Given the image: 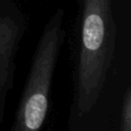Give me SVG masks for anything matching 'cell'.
<instances>
[{
    "instance_id": "cell-1",
    "label": "cell",
    "mask_w": 131,
    "mask_h": 131,
    "mask_svg": "<svg viewBox=\"0 0 131 131\" xmlns=\"http://www.w3.org/2000/svg\"><path fill=\"white\" fill-rule=\"evenodd\" d=\"M131 61L118 52L111 0H84L67 131H115Z\"/></svg>"
},
{
    "instance_id": "cell-2",
    "label": "cell",
    "mask_w": 131,
    "mask_h": 131,
    "mask_svg": "<svg viewBox=\"0 0 131 131\" xmlns=\"http://www.w3.org/2000/svg\"><path fill=\"white\" fill-rule=\"evenodd\" d=\"M63 11L46 23L34 52L10 131H41L49 112L54 71L64 39Z\"/></svg>"
},
{
    "instance_id": "cell-3",
    "label": "cell",
    "mask_w": 131,
    "mask_h": 131,
    "mask_svg": "<svg viewBox=\"0 0 131 131\" xmlns=\"http://www.w3.org/2000/svg\"><path fill=\"white\" fill-rule=\"evenodd\" d=\"M24 33V21L0 8V126L4 121L8 95L14 86L16 55Z\"/></svg>"
},
{
    "instance_id": "cell-4",
    "label": "cell",
    "mask_w": 131,
    "mask_h": 131,
    "mask_svg": "<svg viewBox=\"0 0 131 131\" xmlns=\"http://www.w3.org/2000/svg\"><path fill=\"white\" fill-rule=\"evenodd\" d=\"M119 131H131V87L127 89L118 118Z\"/></svg>"
}]
</instances>
